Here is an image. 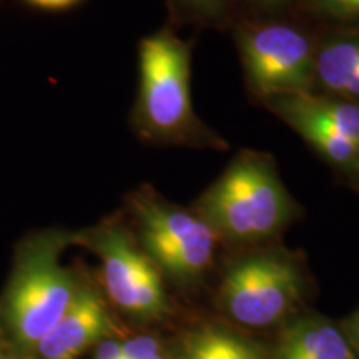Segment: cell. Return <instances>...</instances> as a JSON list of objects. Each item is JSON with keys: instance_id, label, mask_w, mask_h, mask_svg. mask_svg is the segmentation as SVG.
<instances>
[{"instance_id": "6da1fadb", "label": "cell", "mask_w": 359, "mask_h": 359, "mask_svg": "<svg viewBox=\"0 0 359 359\" xmlns=\"http://www.w3.org/2000/svg\"><path fill=\"white\" fill-rule=\"evenodd\" d=\"M135 127L150 143L226 150L228 143L200 118L191 100V45L170 27L138 47Z\"/></svg>"}, {"instance_id": "7a4b0ae2", "label": "cell", "mask_w": 359, "mask_h": 359, "mask_svg": "<svg viewBox=\"0 0 359 359\" xmlns=\"http://www.w3.org/2000/svg\"><path fill=\"white\" fill-rule=\"evenodd\" d=\"M218 240L258 246L276 238L296 215V203L269 154L243 150L195 205Z\"/></svg>"}, {"instance_id": "3957f363", "label": "cell", "mask_w": 359, "mask_h": 359, "mask_svg": "<svg viewBox=\"0 0 359 359\" xmlns=\"http://www.w3.org/2000/svg\"><path fill=\"white\" fill-rule=\"evenodd\" d=\"M65 241L58 233L42 235L20 251L4 296V321L20 348L35 349L82 286L60 263Z\"/></svg>"}, {"instance_id": "277c9868", "label": "cell", "mask_w": 359, "mask_h": 359, "mask_svg": "<svg viewBox=\"0 0 359 359\" xmlns=\"http://www.w3.org/2000/svg\"><path fill=\"white\" fill-rule=\"evenodd\" d=\"M235 42L258 102L314 90L316 35L290 15L238 17Z\"/></svg>"}, {"instance_id": "5b68a950", "label": "cell", "mask_w": 359, "mask_h": 359, "mask_svg": "<svg viewBox=\"0 0 359 359\" xmlns=\"http://www.w3.org/2000/svg\"><path fill=\"white\" fill-rule=\"evenodd\" d=\"M132 212L142 250L161 275L183 288L205 280L219 240L195 210L172 203L145 187L135 193Z\"/></svg>"}, {"instance_id": "8992f818", "label": "cell", "mask_w": 359, "mask_h": 359, "mask_svg": "<svg viewBox=\"0 0 359 359\" xmlns=\"http://www.w3.org/2000/svg\"><path fill=\"white\" fill-rule=\"evenodd\" d=\"M303 288V271L294 258L281 251H253L224 269L218 302L236 325L266 327L293 311Z\"/></svg>"}, {"instance_id": "52a82bcc", "label": "cell", "mask_w": 359, "mask_h": 359, "mask_svg": "<svg viewBox=\"0 0 359 359\" xmlns=\"http://www.w3.org/2000/svg\"><path fill=\"white\" fill-rule=\"evenodd\" d=\"M102 263V281L110 302L140 320H160L168 313L163 275L123 228L102 226L87 236Z\"/></svg>"}, {"instance_id": "ba28073f", "label": "cell", "mask_w": 359, "mask_h": 359, "mask_svg": "<svg viewBox=\"0 0 359 359\" xmlns=\"http://www.w3.org/2000/svg\"><path fill=\"white\" fill-rule=\"evenodd\" d=\"M111 327L100 294L82 285L64 316L39 341L35 351L42 359H77L88 348L110 338Z\"/></svg>"}, {"instance_id": "9c48e42d", "label": "cell", "mask_w": 359, "mask_h": 359, "mask_svg": "<svg viewBox=\"0 0 359 359\" xmlns=\"http://www.w3.org/2000/svg\"><path fill=\"white\" fill-rule=\"evenodd\" d=\"M359 105V29H333L316 35L314 90Z\"/></svg>"}, {"instance_id": "30bf717a", "label": "cell", "mask_w": 359, "mask_h": 359, "mask_svg": "<svg viewBox=\"0 0 359 359\" xmlns=\"http://www.w3.org/2000/svg\"><path fill=\"white\" fill-rule=\"evenodd\" d=\"M263 105L293 128L331 167L339 170L349 180L353 178L359 160V147L320 116L313 115L299 100L298 93L268 98Z\"/></svg>"}, {"instance_id": "8fae6325", "label": "cell", "mask_w": 359, "mask_h": 359, "mask_svg": "<svg viewBox=\"0 0 359 359\" xmlns=\"http://www.w3.org/2000/svg\"><path fill=\"white\" fill-rule=\"evenodd\" d=\"M269 359H356V354L333 323L303 316L286 327Z\"/></svg>"}, {"instance_id": "7c38bea8", "label": "cell", "mask_w": 359, "mask_h": 359, "mask_svg": "<svg viewBox=\"0 0 359 359\" xmlns=\"http://www.w3.org/2000/svg\"><path fill=\"white\" fill-rule=\"evenodd\" d=\"M178 359H269L262 344L218 325H201L182 341Z\"/></svg>"}, {"instance_id": "4fadbf2b", "label": "cell", "mask_w": 359, "mask_h": 359, "mask_svg": "<svg viewBox=\"0 0 359 359\" xmlns=\"http://www.w3.org/2000/svg\"><path fill=\"white\" fill-rule=\"evenodd\" d=\"M299 100L313 115L320 116L326 123L359 147V105L338 97L323 95L318 92L298 93Z\"/></svg>"}, {"instance_id": "5bb4252c", "label": "cell", "mask_w": 359, "mask_h": 359, "mask_svg": "<svg viewBox=\"0 0 359 359\" xmlns=\"http://www.w3.org/2000/svg\"><path fill=\"white\" fill-rule=\"evenodd\" d=\"M173 17L183 24L222 29L240 17L238 0H167Z\"/></svg>"}, {"instance_id": "9a60e30c", "label": "cell", "mask_w": 359, "mask_h": 359, "mask_svg": "<svg viewBox=\"0 0 359 359\" xmlns=\"http://www.w3.org/2000/svg\"><path fill=\"white\" fill-rule=\"evenodd\" d=\"M298 12L333 29H359V0H302Z\"/></svg>"}, {"instance_id": "2e32d148", "label": "cell", "mask_w": 359, "mask_h": 359, "mask_svg": "<svg viewBox=\"0 0 359 359\" xmlns=\"http://www.w3.org/2000/svg\"><path fill=\"white\" fill-rule=\"evenodd\" d=\"M302 0H238L240 15L243 8L248 17H280L298 12Z\"/></svg>"}, {"instance_id": "e0dca14e", "label": "cell", "mask_w": 359, "mask_h": 359, "mask_svg": "<svg viewBox=\"0 0 359 359\" xmlns=\"http://www.w3.org/2000/svg\"><path fill=\"white\" fill-rule=\"evenodd\" d=\"M163 349V343L155 336H137L128 341H122L118 359H148Z\"/></svg>"}, {"instance_id": "ac0fdd59", "label": "cell", "mask_w": 359, "mask_h": 359, "mask_svg": "<svg viewBox=\"0 0 359 359\" xmlns=\"http://www.w3.org/2000/svg\"><path fill=\"white\" fill-rule=\"evenodd\" d=\"M120 348H122V341L107 338L97 344L93 359H118Z\"/></svg>"}, {"instance_id": "d6986e66", "label": "cell", "mask_w": 359, "mask_h": 359, "mask_svg": "<svg viewBox=\"0 0 359 359\" xmlns=\"http://www.w3.org/2000/svg\"><path fill=\"white\" fill-rule=\"evenodd\" d=\"M34 6H39L42 8H50V11H60V8H67L74 4H77L79 0H29Z\"/></svg>"}, {"instance_id": "ffe728a7", "label": "cell", "mask_w": 359, "mask_h": 359, "mask_svg": "<svg viewBox=\"0 0 359 359\" xmlns=\"http://www.w3.org/2000/svg\"><path fill=\"white\" fill-rule=\"evenodd\" d=\"M148 359H172V356H170L167 351H161V353L155 354V356H151V358H148Z\"/></svg>"}, {"instance_id": "44dd1931", "label": "cell", "mask_w": 359, "mask_h": 359, "mask_svg": "<svg viewBox=\"0 0 359 359\" xmlns=\"http://www.w3.org/2000/svg\"><path fill=\"white\" fill-rule=\"evenodd\" d=\"M351 182L356 183V185H359V160H358V165H356V170H354V175L351 178Z\"/></svg>"}, {"instance_id": "7402d4cb", "label": "cell", "mask_w": 359, "mask_h": 359, "mask_svg": "<svg viewBox=\"0 0 359 359\" xmlns=\"http://www.w3.org/2000/svg\"><path fill=\"white\" fill-rule=\"evenodd\" d=\"M358 348H359V346H358Z\"/></svg>"}]
</instances>
